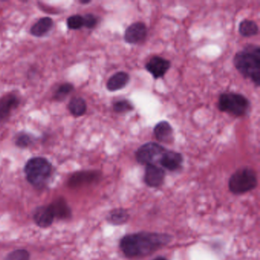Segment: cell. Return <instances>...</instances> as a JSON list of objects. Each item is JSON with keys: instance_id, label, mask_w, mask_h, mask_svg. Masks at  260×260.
<instances>
[{"instance_id": "cell-1", "label": "cell", "mask_w": 260, "mask_h": 260, "mask_svg": "<svg viewBox=\"0 0 260 260\" xmlns=\"http://www.w3.org/2000/svg\"><path fill=\"white\" fill-rule=\"evenodd\" d=\"M172 240V236L167 234L138 232L123 236L119 248L127 258H142L166 246Z\"/></svg>"}, {"instance_id": "cell-2", "label": "cell", "mask_w": 260, "mask_h": 260, "mask_svg": "<svg viewBox=\"0 0 260 260\" xmlns=\"http://www.w3.org/2000/svg\"><path fill=\"white\" fill-rule=\"evenodd\" d=\"M236 69L244 78H250L256 86L260 85V48L249 44L235 54L234 59Z\"/></svg>"}, {"instance_id": "cell-3", "label": "cell", "mask_w": 260, "mask_h": 260, "mask_svg": "<svg viewBox=\"0 0 260 260\" xmlns=\"http://www.w3.org/2000/svg\"><path fill=\"white\" fill-rule=\"evenodd\" d=\"M52 166L46 158H30L24 166L28 181L36 187L43 186L52 174Z\"/></svg>"}, {"instance_id": "cell-4", "label": "cell", "mask_w": 260, "mask_h": 260, "mask_svg": "<svg viewBox=\"0 0 260 260\" xmlns=\"http://www.w3.org/2000/svg\"><path fill=\"white\" fill-rule=\"evenodd\" d=\"M256 172L249 167L238 170L230 176L228 188L234 194H242L254 190L257 186Z\"/></svg>"}, {"instance_id": "cell-5", "label": "cell", "mask_w": 260, "mask_h": 260, "mask_svg": "<svg viewBox=\"0 0 260 260\" xmlns=\"http://www.w3.org/2000/svg\"><path fill=\"white\" fill-rule=\"evenodd\" d=\"M250 107L249 100L234 92H226L222 94L218 100V108L220 112L229 113L235 117L246 116Z\"/></svg>"}, {"instance_id": "cell-6", "label": "cell", "mask_w": 260, "mask_h": 260, "mask_svg": "<svg viewBox=\"0 0 260 260\" xmlns=\"http://www.w3.org/2000/svg\"><path fill=\"white\" fill-rule=\"evenodd\" d=\"M166 149L155 142H148L136 150L135 158L136 162L142 165H150L160 162Z\"/></svg>"}, {"instance_id": "cell-7", "label": "cell", "mask_w": 260, "mask_h": 260, "mask_svg": "<svg viewBox=\"0 0 260 260\" xmlns=\"http://www.w3.org/2000/svg\"><path fill=\"white\" fill-rule=\"evenodd\" d=\"M170 66V61L161 56H154L149 60L145 65V68L152 76V78L158 80L164 78Z\"/></svg>"}, {"instance_id": "cell-8", "label": "cell", "mask_w": 260, "mask_h": 260, "mask_svg": "<svg viewBox=\"0 0 260 260\" xmlns=\"http://www.w3.org/2000/svg\"><path fill=\"white\" fill-rule=\"evenodd\" d=\"M165 177L166 172L162 168L154 164L146 166L144 181L148 186L159 188L164 184Z\"/></svg>"}, {"instance_id": "cell-9", "label": "cell", "mask_w": 260, "mask_h": 260, "mask_svg": "<svg viewBox=\"0 0 260 260\" xmlns=\"http://www.w3.org/2000/svg\"><path fill=\"white\" fill-rule=\"evenodd\" d=\"M148 36V28L143 22H135L130 24L124 32V40L127 43L138 44L142 43Z\"/></svg>"}, {"instance_id": "cell-10", "label": "cell", "mask_w": 260, "mask_h": 260, "mask_svg": "<svg viewBox=\"0 0 260 260\" xmlns=\"http://www.w3.org/2000/svg\"><path fill=\"white\" fill-rule=\"evenodd\" d=\"M20 103L18 97L13 94H7L0 98V122H6L12 112L18 108Z\"/></svg>"}, {"instance_id": "cell-11", "label": "cell", "mask_w": 260, "mask_h": 260, "mask_svg": "<svg viewBox=\"0 0 260 260\" xmlns=\"http://www.w3.org/2000/svg\"><path fill=\"white\" fill-rule=\"evenodd\" d=\"M183 156L181 154L175 151L166 150L160 160L159 164L164 169L175 172L181 168Z\"/></svg>"}, {"instance_id": "cell-12", "label": "cell", "mask_w": 260, "mask_h": 260, "mask_svg": "<svg viewBox=\"0 0 260 260\" xmlns=\"http://www.w3.org/2000/svg\"><path fill=\"white\" fill-rule=\"evenodd\" d=\"M54 216L49 206L38 208L34 214V220L40 228H48L53 223Z\"/></svg>"}, {"instance_id": "cell-13", "label": "cell", "mask_w": 260, "mask_h": 260, "mask_svg": "<svg viewBox=\"0 0 260 260\" xmlns=\"http://www.w3.org/2000/svg\"><path fill=\"white\" fill-rule=\"evenodd\" d=\"M154 133L160 142L169 143L174 139V129L169 122L166 120H162L156 124L154 129Z\"/></svg>"}, {"instance_id": "cell-14", "label": "cell", "mask_w": 260, "mask_h": 260, "mask_svg": "<svg viewBox=\"0 0 260 260\" xmlns=\"http://www.w3.org/2000/svg\"><path fill=\"white\" fill-rule=\"evenodd\" d=\"M130 81L128 72H118L111 76L106 84V88L110 92H116L124 88Z\"/></svg>"}, {"instance_id": "cell-15", "label": "cell", "mask_w": 260, "mask_h": 260, "mask_svg": "<svg viewBox=\"0 0 260 260\" xmlns=\"http://www.w3.org/2000/svg\"><path fill=\"white\" fill-rule=\"evenodd\" d=\"M100 174L94 171H87V172H78L74 174L72 178L70 180V186L72 187H78L80 186L85 185L88 183L94 182L98 180Z\"/></svg>"}, {"instance_id": "cell-16", "label": "cell", "mask_w": 260, "mask_h": 260, "mask_svg": "<svg viewBox=\"0 0 260 260\" xmlns=\"http://www.w3.org/2000/svg\"><path fill=\"white\" fill-rule=\"evenodd\" d=\"M54 21L50 17L40 18L34 26L30 28V33L36 37H43L52 30Z\"/></svg>"}, {"instance_id": "cell-17", "label": "cell", "mask_w": 260, "mask_h": 260, "mask_svg": "<svg viewBox=\"0 0 260 260\" xmlns=\"http://www.w3.org/2000/svg\"><path fill=\"white\" fill-rule=\"evenodd\" d=\"M49 207L52 210L54 218L65 219L68 218L70 216V209L64 198H58V200H55L52 204L49 206Z\"/></svg>"}, {"instance_id": "cell-18", "label": "cell", "mask_w": 260, "mask_h": 260, "mask_svg": "<svg viewBox=\"0 0 260 260\" xmlns=\"http://www.w3.org/2000/svg\"><path fill=\"white\" fill-rule=\"evenodd\" d=\"M130 219V214L127 210L123 208H116L111 210L107 216L108 223L114 226L126 224Z\"/></svg>"}, {"instance_id": "cell-19", "label": "cell", "mask_w": 260, "mask_h": 260, "mask_svg": "<svg viewBox=\"0 0 260 260\" xmlns=\"http://www.w3.org/2000/svg\"><path fill=\"white\" fill-rule=\"evenodd\" d=\"M68 110L72 116L75 117H80L86 112V102L81 97H74L68 104Z\"/></svg>"}, {"instance_id": "cell-20", "label": "cell", "mask_w": 260, "mask_h": 260, "mask_svg": "<svg viewBox=\"0 0 260 260\" xmlns=\"http://www.w3.org/2000/svg\"><path fill=\"white\" fill-rule=\"evenodd\" d=\"M239 32L244 37H252L258 33V27L255 22L244 20L240 23Z\"/></svg>"}, {"instance_id": "cell-21", "label": "cell", "mask_w": 260, "mask_h": 260, "mask_svg": "<svg viewBox=\"0 0 260 260\" xmlns=\"http://www.w3.org/2000/svg\"><path fill=\"white\" fill-rule=\"evenodd\" d=\"M74 87L72 84H69V82L62 84L55 92L54 98L58 100V101L64 100L66 97L74 90Z\"/></svg>"}, {"instance_id": "cell-22", "label": "cell", "mask_w": 260, "mask_h": 260, "mask_svg": "<svg viewBox=\"0 0 260 260\" xmlns=\"http://www.w3.org/2000/svg\"><path fill=\"white\" fill-rule=\"evenodd\" d=\"M113 110L117 113L128 112L133 111L134 106L129 100H119L113 104Z\"/></svg>"}, {"instance_id": "cell-23", "label": "cell", "mask_w": 260, "mask_h": 260, "mask_svg": "<svg viewBox=\"0 0 260 260\" xmlns=\"http://www.w3.org/2000/svg\"><path fill=\"white\" fill-rule=\"evenodd\" d=\"M34 140L32 136L26 133L18 134L16 138V144L20 148H27L32 144Z\"/></svg>"}, {"instance_id": "cell-24", "label": "cell", "mask_w": 260, "mask_h": 260, "mask_svg": "<svg viewBox=\"0 0 260 260\" xmlns=\"http://www.w3.org/2000/svg\"><path fill=\"white\" fill-rule=\"evenodd\" d=\"M68 27L72 30H78L84 27V18L80 14H74L68 18Z\"/></svg>"}, {"instance_id": "cell-25", "label": "cell", "mask_w": 260, "mask_h": 260, "mask_svg": "<svg viewBox=\"0 0 260 260\" xmlns=\"http://www.w3.org/2000/svg\"><path fill=\"white\" fill-rule=\"evenodd\" d=\"M30 255L26 250H17L10 252L5 260H29Z\"/></svg>"}, {"instance_id": "cell-26", "label": "cell", "mask_w": 260, "mask_h": 260, "mask_svg": "<svg viewBox=\"0 0 260 260\" xmlns=\"http://www.w3.org/2000/svg\"><path fill=\"white\" fill-rule=\"evenodd\" d=\"M82 18H84V27H86L87 28H94L98 24V18L91 13L85 14Z\"/></svg>"}, {"instance_id": "cell-27", "label": "cell", "mask_w": 260, "mask_h": 260, "mask_svg": "<svg viewBox=\"0 0 260 260\" xmlns=\"http://www.w3.org/2000/svg\"><path fill=\"white\" fill-rule=\"evenodd\" d=\"M154 260H167L165 257L164 256H158L156 258H155Z\"/></svg>"}, {"instance_id": "cell-28", "label": "cell", "mask_w": 260, "mask_h": 260, "mask_svg": "<svg viewBox=\"0 0 260 260\" xmlns=\"http://www.w3.org/2000/svg\"><path fill=\"white\" fill-rule=\"evenodd\" d=\"M80 2L82 4H90V1H80Z\"/></svg>"}]
</instances>
